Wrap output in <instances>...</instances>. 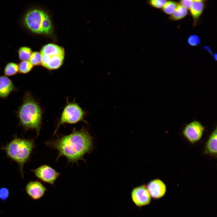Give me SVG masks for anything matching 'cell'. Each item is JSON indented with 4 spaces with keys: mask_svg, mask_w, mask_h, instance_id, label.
<instances>
[{
    "mask_svg": "<svg viewBox=\"0 0 217 217\" xmlns=\"http://www.w3.org/2000/svg\"><path fill=\"white\" fill-rule=\"evenodd\" d=\"M46 144L57 150V160L63 156L73 163L83 159L84 155L90 152L93 148V138L84 128L80 130L74 128L70 134L47 141Z\"/></svg>",
    "mask_w": 217,
    "mask_h": 217,
    "instance_id": "1",
    "label": "cell"
},
{
    "mask_svg": "<svg viewBox=\"0 0 217 217\" xmlns=\"http://www.w3.org/2000/svg\"><path fill=\"white\" fill-rule=\"evenodd\" d=\"M23 103L16 112L19 120L18 125H21L26 131L34 130L37 137L42 123V112L38 103L29 92H25Z\"/></svg>",
    "mask_w": 217,
    "mask_h": 217,
    "instance_id": "2",
    "label": "cell"
},
{
    "mask_svg": "<svg viewBox=\"0 0 217 217\" xmlns=\"http://www.w3.org/2000/svg\"><path fill=\"white\" fill-rule=\"evenodd\" d=\"M35 146L34 140L21 138L16 136L1 149L4 150L7 156L17 163L22 178L24 177V165L28 162Z\"/></svg>",
    "mask_w": 217,
    "mask_h": 217,
    "instance_id": "3",
    "label": "cell"
},
{
    "mask_svg": "<svg viewBox=\"0 0 217 217\" xmlns=\"http://www.w3.org/2000/svg\"><path fill=\"white\" fill-rule=\"evenodd\" d=\"M84 112L76 103H69L64 108L60 120L53 135L55 134L60 126L65 124H75L83 120Z\"/></svg>",
    "mask_w": 217,
    "mask_h": 217,
    "instance_id": "4",
    "label": "cell"
},
{
    "mask_svg": "<svg viewBox=\"0 0 217 217\" xmlns=\"http://www.w3.org/2000/svg\"><path fill=\"white\" fill-rule=\"evenodd\" d=\"M46 13L37 9L29 10L25 14L23 22L25 26L33 33L40 34Z\"/></svg>",
    "mask_w": 217,
    "mask_h": 217,
    "instance_id": "5",
    "label": "cell"
},
{
    "mask_svg": "<svg viewBox=\"0 0 217 217\" xmlns=\"http://www.w3.org/2000/svg\"><path fill=\"white\" fill-rule=\"evenodd\" d=\"M204 127L199 121H195L187 124L184 129L182 133L184 137L190 143H194L201 138Z\"/></svg>",
    "mask_w": 217,
    "mask_h": 217,
    "instance_id": "6",
    "label": "cell"
},
{
    "mask_svg": "<svg viewBox=\"0 0 217 217\" xmlns=\"http://www.w3.org/2000/svg\"><path fill=\"white\" fill-rule=\"evenodd\" d=\"M31 171L41 181L52 186L60 174L52 167L46 165H42Z\"/></svg>",
    "mask_w": 217,
    "mask_h": 217,
    "instance_id": "7",
    "label": "cell"
},
{
    "mask_svg": "<svg viewBox=\"0 0 217 217\" xmlns=\"http://www.w3.org/2000/svg\"><path fill=\"white\" fill-rule=\"evenodd\" d=\"M132 200L136 206L141 207L148 204L151 196L146 187L142 185L134 188L131 193Z\"/></svg>",
    "mask_w": 217,
    "mask_h": 217,
    "instance_id": "8",
    "label": "cell"
},
{
    "mask_svg": "<svg viewBox=\"0 0 217 217\" xmlns=\"http://www.w3.org/2000/svg\"><path fill=\"white\" fill-rule=\"evenodd\" d=\"M25 190L29 197L34 200L42 197L47 190L42 183L38 181L29 182L26 185Z\"/></svg>",
    "mask_w": 217,
    "mask_h": 217,
    "instance_id": "9",
    "label": "cell"
},
{
    "mask_svg": "<svg viewBox=\"0 0 217 217\" xmlns=\"http://www.w3.org/2000/svg\"><path fill=\"white\" fill-rule=\"evenodd\" d=\"M146 187L150 196L155 199L162 197L166 190L165 185L159 179L151 181L147 184Z\"/></svg>",
    "mask_w": 217,
    "mask_h": 217,
    "instance_id": "10",
    "label": "cell"
},
{
    "mask_svg": "<svg viewBox=\"0 0 217 217\" xmlns=\"http://www.w3.org/2000/svg\"><path fill=\"white\" fill-rule=\"evenodd\" d=\"M41 64L44 67L50 70H55L62 65L64 56H49L41 55Z\"/></svg>",
    "mask_w": 217,
    "mask_h": 217,
    "instance_id": "11",
    "label": "cell"
},
{
    "mask_svg": "<svg viewBox=\"0 0 217 217\" xmlns=\"http://www.w3.org/2000/svg\"><path fill=\"white\" fill-rule=\"evenodd\" d=\"M18 90L10 79L0 75V98L6 99L12 92Z\"/></svg>",
    "mask_w": 217,
    "mask_h": 217,
    "instance_id": "12",
    "label": "cell"
},
{
    "mask_svg": "<svg viewBox=\"0 0 217 217\" xmlns=\"http://www.w3.org/2000/svg\"><path fill=\"white\" fill-rule=\"evenodd\" d=\"M205 1L193 0L190 8V12L193 21V25L197 24L199 19L202 14L205 7Z\"/></svg>",
    "mask_w": 217,
    "mask_h": 217,
    "instance_id": "13",
    "label": "cell"
},
{
    "mask_svg": "<svg viewBox=\"0 0 217 217\" xmlns=\"http://www.w3.org/2000/svg\"><path fill=\"white\" fill-rule=\"evenodd\" d=\"M216 127L206 142L204 149V153L206 154L216 157L217 156Z\"/></svg>",
    "mask_w": 217,
    "mask_h": 217,
    "instance_id": "14",
    "label": "cell"
},
{
    "mask_svg": "<svg viewBox=\"0 0 217 217\" xmlns=\"http://www.w3.org/2000/svg\"><path fill=\"white\" fill-rule=\"evenodd\" d=\"M40 53L49 56H64V51L62 47L54 44H49L41 49Z\"/></svg>",
    "mask_w": 217,
    "mask_h": 217,
    "instance_id": "15",
    "label": "cell"
},
{
    "mask_svg": "<svg viewBox=\"0 0 217 217\" xmlns=\"http://www.w3.org/2000/svg\"><path fill=\"white\" fill-rule=\"evenodd\" d=\"M188 12L187 9L178 4L174 11L170 16L169 19L173 21L179 20L185 17Z\"/></svg>",
    "mask_w": 217,
    "mask_h": 217,
    "instance_id": "16",
    "label": "cell"
},
{
    "mask_svg": "<svg viewBox=\"0 0 217 217\" xmlns=\"http://www.w3.org/2000/svg\"><path fill=\"white\" fill-rule=\"evenodd\" d=\"M18 72V64L14 62H10L5 65L4 73L6 76H11L16 75Z\"/></svg>",
    "mask_w": 217,
    "mask_h": 217,
    "instance_id": "17",
    "label": "cell"
},
{
    "mask_svg": "<svg viewBox=\"0 0 217 217\" xmlns=\"http://www.w3.org/2000/svg\"><path fill=\"white\" fill-rule=\"evenodd\" d=\"M32 52L30 48L26 46L21 47L18 52L19 58L21 61H29Z\"/></svg>",
    "mask_w": 217,
    "mask_h": 217,
    "instance_id": "18",
    "label": "cell"
},
{
    "mask_svg": "<svg viewBox=\"0 0 217 217\" xmlns=\"http://www.w3.org/2000/svg\"><path fill=\"white\" fill-rule=\"evenodd\" d=\"M52 30V25L50 19L46 13L42 24L41 34H49L51 32Z\"/></svg>",
    "mask_w": 217,
    "mask_h": 217,
    "instance_id": "19",
    "label": "cell"
},
{
    "mask_svg": "<svg viewBox=\"0 0 217 217\" xmlns=\"http://www.w3.org/2000/svg\"><path fill=\"white\" fill-rule=\"evenodd\" d=\"M18 65V72L22 74L29 73L32 69L33 66L29 61H21Z\"/></svg>",
    "mask_w": 217,
    "mask_h": 217,
    "instance_id": "20",
    "label": "cell"
},
{
    "mask_svg": "<svg viewBox=\"0 0 217 217\" xmlns=\"http://www.w3.org/2000/svg\"><path fill=\"white\" fill-rule=\"evenodd\" d=\"M178 4L173 1H167L162 8V11L165 14L171 15L175 10Z\"/></svg>",
    "mask_w": 217,
    "mask_h": 217,
    "instance_id": "21",
    "label": "cell"
},
{
    "mask_svg": "<svg viewBox=\"0 0 217 217\" xmlns=\"http://www.w3.org/2000/svg\"><path fill=\"white\" fill-rule=\"evenodd\" d=\"M41 57L40 53L37 52H32L29 61L33 66H37L41 64Z\"/></svg>",
    "mask_w": 217,
    "mask_h": 217,
    "instance_id": "22",
    "label": "cell"
},
{
    "mask_svg": "<svg viewBox=\"0 0 217 217\" xmlns=\"http://www.w3.org/2000/svg\"><path fill=\"white\" fill-rule=\"evenodd\" d=\"M187 42L188 44L191 46H196L198 45L200 43V39L197 35L192 34L188 38Z\"/></svg>",
    "mask_w": 217,
    "mask_h": 217,
    "instance_id": "23",
    "label": "cell"
},
{
    "mask_svg": "<svg viewBox=\"0 0 217 217\" xmlns=\"http://www.w3.org/2000/svg\"><path fill=\"white\" fill-rule=\"evenodd\" d=\"M167 1L165 0H151L148 1V3L154 8H162Z\"/></svg>",
    "mask_w": 217,
    "mask_h": 217,
    "instance_id": "24",
    "label": "cell"
},
{
    "mask_svg": "<svg viewBox=\"0 0 217 217\" xmlns=\"http://www.w3.org/2000/svg\"><path fill=\"white\" fill-rule=\"evenodd\" d=\"M10 191L8 188L3 187L0 188V200L5 202L8 198Z\"/></svg>",
    "mask_w": 217,
    "mask_h": 217,
    "instance_id": "25",
    "label": "cell"
},
{
    "mask_svg": "<svg viewBox=\"0 0 217 217\" xmlns=\"http://www.w3.org/2000/svg\"><path fill=\"white\" fill-rule=\"evenodd\" d=\"M193 0H182L180 1L179 4L187 9H190L192 5Z\"/></svg>",
    "mask_w": 217,
    "mask_h": 217,
    "instance_id": "26",
    "label": "cell"
}]
</instances>
